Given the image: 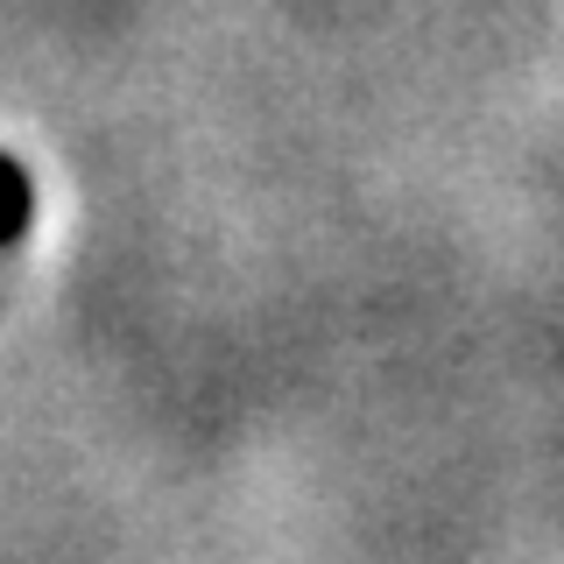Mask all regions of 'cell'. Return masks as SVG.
<instances>
[{"instance_id":"6da1fadb","label":"cell","mask_w":564,"mask_h":564,"mask_svg":"<svg viewBox=\"0 0 564 564\" xmlns=\"http://www.w3.org/2000/svg\"><path fill=\"white\" fill-rule=\"evenodd\" d=\"M29 176H22V163L14 155H0V247L8 240H22V226H29Z\"/></svg>"}]
</instances>
